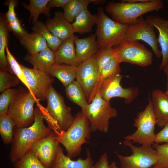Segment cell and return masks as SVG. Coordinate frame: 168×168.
Here are the masks:
<instances>
[{
  "label": "cell",
  "mask_w": 168,
  "mask_h": 168,
  "mask_svg": "<svg viewBox=\"0 0 168 168\" xmlns=\"http://www.w3.org/2000/svg\"><path fill=\"white\" fill-rule=\"evenodd\" d=\"M35 120L31 125L16 128L14 131L9 156L12 163L14 164L27 153L35 141L49 134L52 130L44 125V116L37 106L35 109Z\"/></svg>",
  "instance_id": "obj_1"
},
{
  "label": "cell",
  "mask_w": 168,
  "mask_h": 168,
  "mask_svg": "<svg viewBox=\"0 0 168 168\" xmlns=\"http://www.w3.org/2000/svg\"><path fill=\"white\" fill-rule=\"evenodd\" d=\"M91 132L89 121L81 111L75 115L69 128L58 135V139L65 147L67 156L72 159L80 155L83 144L89 143L88 140Z\"/></svg>",
  "instance_id": "obj_2"
},
{
  "label": "cell",
  "mask_w": 168,
  "mask_h": 168,
  "mask_svg": "<svg viewBox=\"0 0 168 168\" xmlns=\"http://www.w3.org/2000/svg\"><path fill=\"white\" fill-rule=\"evenodd\" d=\"M161 0H150L142 3H131L121 1L111 2L105 7L106 11L111 15L113 20L119 23L129 25L148 12L163 8Z\"/></svg>",
  "instance_id": "obj_3"
},
{
  "label": "cell",
  "mask_w": 168,
  "mask_h": 168,
  "mask_svg": "<svg viewBox=\"0 0 168 168\" xmlns=\"http://www.w3.org/2000/svg\"><path fill=\"white\" fill-rule=\"evenodd\" d=\"M96 15L98 20L95 35L99 50L106 47H116L125 40L128 25L111 19L101 7L98 8Z\"/></svg>",
  "instance_id": "obj_4"
},
{
  "label": "cell",
  "mask_w": 168,
  "mask_h": 168,
  "mask_svg": "<svg viewBox=\"0 0 168 168\" xmlns=\"http://www.w3.org/2000/svg\"><path fill=\"white\" fill-rule=\"evenodd\" d=\"M37 100L28 90L21 88L10 105L7 114L13 120L15 128L30 126L35 119L34 106Z\"/></svg>",
  "instance_id": "obj_5"
},
{
  "label": "cell",
  "mask_w": 168,
  "mask_h": 168,
  "mask_svg": "<svg viewBox=\"0 0 168 168\" xmlns=\"http://www.w3.org/2000/svg\"><path fill=\"white\" fill-rule=\"evenodd\" d=\"M88 119L91 132L99 131L106 133L109 129L110 119L118 115L116 109L110 105V101H106L97 93L86 109L82 110Z\"/></svg>",
  "instance_id": "obj_6"
},
{
  "label": "cell",
  "mask_w": 168,
  "mask_h": 168,
  "mask_svg": "<svg viewBox=\"0 0 168 168\" xmlns=\"http://www.w3.org/2000/svg\"><path fill=\"white\" fill-rule=\"evenodd\" d=\"M148 101L144 110L138 113L134 120L133 125L137 128L136 130L132 134L124 137V140L141 145L152 146L154 143L155 128L156 121L150 94Z\"/></svg>",
  "instance_id": "obj_7"
},
{
  "label": "cell",
  "mask_w": 168,
  "mask_h": 168,
  "mask_svg": "<svg viewBox=\"0 0 168 168\" xmlns=\"http://www.w3.org/2000/svg\"><path fill=\"white\" fill-rule=\"evenodd\" d=\"M123 142L124 146L129 148L132 154L124 156L115 152L119 161L120 168H150L156 163L157 154L152 146L137 147L127 140Z\"/></svg>",
  "instance_id": "obj_8"
},
{
  "label": "cell",
  "mask_w": 168,
  "mask_h": 168,
  "mask_svg": "<svg viewBox=\"0 0 168 168\" xmlns=\"http://www.w3.org/2000/svg\"><path fill=\"white\" fill-rule=\"evenodd\" d=\"M46 100L47 111L60 129L63 131H66L72 125L75 118L72 114L71 108L66 105L62 96L52 85L48 90Z\"/></svg>",
  "instance_id": "obj_9"
},
{
  "label": "cell",
  "mask_w": 168,
  "mask_h": 168,
  "mask_svg": "<svg viewBox=\"0 0 168 168\" xmlns=\"http://www.w3.org/2000/svg\"><path fill=\"white\" fill-rule=\"evenodd\" d=\"M115 47L121 63L144 67L150 65L152 62V52L138 41L125 40Z\"/></svg>",
  "instance_id": "obj_10"
},
{
  "label": "cell",
  "mask_w": 168,
  "mask_h": 168,
  "mask_svg": "<svg viewBox=\"0 0 168 168\" xmlns=\"http://www.w3.org/2000/svg\"><path fill=\"white\" fill-rule=\"evenodd\" d=\"M154 27L142 16L135 23L128 25L125 40L143 41L150 46L156 57L160 58L162 57L161 53L158 49V42Z\"/></svg>",
  "instance_id": "obj_11"
},
{
  "label": "cell",
  "mask_w": 168,
  "mask_h": 168,
  "mask_svg": "<svg viewBox=\"0 0 168 168\" xmlns=\"http://www.w3.org/2000/svg\"><path fill=\"white\" fill-rule=\"evenodd\" d=\"M123 77L119 74L104 81L99 91L103 99L110 101L113 97H120L124 99L126 103L129 104L138 97L139 92L137 87L124 88L121 86L120 82Z\"/></svg>",
  "instance_id": "obj_12"
},
{
  "label": "cell",
  "mask_w": 168,
  "mask_h": 168,
  "mask_svg": "<svg viewBox=\"0 0 168 168\" xmlns=\"http://www.w3.org/2000/svg\"><path fill=\"white\" fill-rule=\"evenodd\" d=\"M20 64L29 87L30 91L37 100L44 101L49 87L54 79L47 72L34 68H28L21 63Z\"/></svg>",
  "instance_id": "obj_13"
},
{
  "label": "cell",
  "mask_w": 168,
  "mask_h": 168,
  "mask_svg": "<svg viewBox=\"0 0 168 168\" xmlns=\"http://www.w3.org/2000/svg\"><path fill=\"white\" fill-rule=\"evenodd\" d=\"M60 144L58 135L52 130L49 134L35 141L30 150L36 155L45 167L50 168L56 157Z\"/></svg>",
  "instance_id": "obj_14"
},
{
  "label": "cell",
  "mask_w": 168,
  "mask_h": 168,
  "mask_svg": "<svg viewBox=\"0 0 168 168\" xmlns=\"http://www.w3.org/2000/svg\"><path fill=\"white\" fill-rule=\"evenodd\" d=\"M98 70L94 55L77 67L76 78L83 89L87 99L97 81Z\"/></svg>",
  "instance_id": "obj_15"
},
{
  "label": "cell",
  "mask_w": 168,
  "mask_h": 168,
  "mask_svg": "<svg viewBox=\"0 0 168 168\" xmlns=\"http://www.w3.org/2000/svg\"><path fill=\"white\" fill-rule=\"evenodd\" d=\"M146 19L158 31L157 40L162 57L159 69L163 70L168 66V19L166 20L159 16L149 15Z\"/></svg>",
  "instance_id": "obj_16"
},
{
  "label": "cell",
  "mask_w": 168,
  "mask_h": 168,
  "mask_svg": "<svg viewBox=\"0 0 168 168\" xmlns=\"http://www.w3.org/2000/svg\"><path fill=\"white\" fill-rule=\"evenodd\" d=\"M45 25L54 35L63 41L74 33L72 24L62 12H55L52 18L48 19Z\"/></svg>",
  "instance_id": "obj_17"
},
{
  "label": "cell",
  "mask_w": 168,
  "mask_h": 168,
  "mask_svg": "<svg viewBox=\"0 0 168 168\" xmlns=\"http://www.w3.org/2000/svg\"><path fill=\"white\" fill-rule=\"evenodd\" d=\"M76 37L74 34L63 41L54 52L55 63H63L76 67L81 62L77 55L74 41Z\"/></svg>",
  "instance_id": "obj_18"
},
{
  "label": "cell",
  "mask_w": 168,
  "mask_h": 168,
  "mask_svg": "<svg viewBox=\"0 0 168 168\" xmlns=\"http://www.w3.org/2000/svg\"><path fill=\"white\" fill-rule=\"evenodd\" d=\"M86 157L85 159L78 158L76 161L63 153V149L59 146L56 157L50 168H92L93 162L89 150L86 148Z\"/></svg>",
  "instance_id": "obj_19"
},
{
  "label": "cell",
  "mask_w": 168,
  "mask_h": 168,
  "mask_svg": "<svg viewBox=\"0 0 168 168\" xmlns=\"http://www.w3.org/2000/svg\"><path fill=\"white\" fill-rule=\"evenodd\" d=\"M151 98L156 124L163 128L168 122V96L162 91L155 89L152 93Z\"/></svg>",
  "instance_id": "obj_20"
},
{
  "label": "cell",
  "mask_w": 168,
  "mask_h": 168,
  "mask_svg": "<svg viewBox=\"0 0 168 168\" xmlns=\"http://www.w3.org/2000/svg\"><path fill=\"white\" fill-rule=\"evenodd\" d=\"M116 53L114 56L102 68L98 76L96 83L87 101L90 103L96 95L99 92L101 86L107 79L119 74L121 72L120 67L121 63L117 49L115 47Z\"/></svg>",
  "instance_id": "obj_21"
},
{
  "label": "cell",
  "mask_w": 168,
  "mask_h": 168,
  "mask_svg": "<svg viewBox=\"0 0 168 168\" xmlns=\"http://www.w3.org/2000/svg\"><path fill=\"white\" fill-rule=\"evenodd\" d=\"M24 59L31 64L33 68L47 73L55 63L54 52L49 47L36 54H27Z\"/></svg>",
  "instance_id": "obj_22"
},
{
  "label": "cell",
  "mask_w": 168,
  "mask_h": 168,
  "mask_svg": "<svg viewBox=\"0 0 168 168\" xmlns=\"http://www.w3.org/2000/svg\"><path fill=\"white\" fill-rule=\"evenodd\" d=\"M74 43L77 55L81 62L92 57L99 51L95 34L83 38L76 37Z\"/></svg>",
  "instance_id": "obj_23"
},
{
  "label": "cell",
  "mask_w": 168,
  "mask_h": 168,
  "mask_svg": "<svg viewBox=\"0 0 168 168\" xmlns=\"http://www.w3.org/2000/svg\"><path fill=\"white\" fill-rule=\"evenodd\" d=\"M10 31L5 15L1 14L0 17V68L1 70L13 75L9 64L6 55V49L8 46L9 32Z\"/></svg>",
  "instance_id": "obj_24"
},
{
  "label": "cell",
  "mask_w": 168,
  "mask_h": 168,
  "mask_svg": "<svg viewBox=\"0 0 168 168\" xmlns=\"http://www.w3.org/2000/svg\"><path fill=\"white\" fill-rule=\"evenodd\" d=\"M76 69L74 66L55 63L48 73L50 77L57 78L65 87L76 78Z\"/></svg>",
  "instance_id": "obj_25"
},
{
  "label": "cell",
  "mask_w": 168,
  "mask_h": 168,
  "mask_svg": "<svg viewBox=\"0 0 168 168\" xmlns=\"http://www.w3.org/2000/svg\"><path fill=\"white\" fill-rule=\"evenodd\" d=\"M105 2L104 0H70L63 8L64 15L68 21L72 23L77 16L87 9L90 3L103 4Z\"/></svg>",
  "instance_id": "obj_26"
},
{
  "label": "cell",
  "mask_w": 168,
  "mask_h": 168,
  "mask_svg": "<svg viewBox=\"0 0 168 168\" xmlns=\"http://www.w3.org/2000/svg\"><path fill=\"white\" fill-rule=\"evenodd\" d=\"M97 20L96 15L92 14L87 9L84 10L77 16L72 23L74 33L82 34L90 32L93 26L96 24Z\"/></svg>",
  "instance_id": "obj_27"
},
{
  "label": "cell",
  "mask_w": 168,
  "mask_h": 168,
  "mask_svg": "<svg viewBox=\"0 0 168 168\" xmlns=\"http://www.w3.org/2000/svg\"><path fill=\"white\" fill-rule=\"evenodd\" d=\"M19 39L29 54H36L48 47L45 40L40 35L34 32H28Z\"/></svg>",
  "instance_id": "obj_28"
},
{
  "label": "cell",
  "mask_w": 168,
  "mask_h": 168,
  "mask_svg": "<svg viewBox=\"0 0 168 168\" xmlns=\"http://www.w3.org/2000/svg\"><path fill=\"white\" fill-rule=\"evenodd\" d=\"M65 92L68 99L84 110L88 103L84 91L78 82L74 80L65 87Z\"/></svg>",
  "instance_id": "obj_29"
},
{
  "label": "cell",
  "mask_w": 168,
  "mask_h": 168,
  "mask_svg": "<svg viewBox=\"0 0 168 168\" xmlns=\"http://www.w3.org/2000/svg\"><path fill=\"white\" fill-rule=\"evenodd\" d=\"M49 0H30V3L27 4L22 2L21 5L24 8L29 11L30 13V22L32 19L33 25L38 21L39 15L43 13L49 17L50 16L49 10L48 7V4Z\"/></svg>",
  "instance_id": "obj_30"
},
{
  "label": "cell",
  "mask_w": 168,
  "mask_h": 168,
  "mask_svg": "<svg viewBox=\"0 0 168 168\" xmlns=\"http://www.w3.org/2000/svg\"><path fill=\"white\" fill-rule=\"evenodd\" d=\"M33 32L40 35L46 41L48 47L55 52L63 41L54 35L45 26V24L38 21L31 28Z\"/></svg>",
  "instance_id": "obj_31"
},
{
  "label": "cell",
  "mask_w": 168,
  "mask_h": 168,
  "mask_svg": "<svg viewBox=\"0 0 168 168\" xmlns=\"http://www.w3.org/2000/svg\"><path fill=\"white\" fill-rule=\"evenodd\" d=\"M14 127V121L7 114L0 115V134L5 144L12 142Z\"/></svg>",
  "instance_id": "obj_32"
},
{
  "label": "cell",
  "mask_w": 168,
  "mask_h": 168,
  "mask_svg": "<svg viewBox=\"0 0 168 168\" xmlns=\"http://www.w3.org/2000/svg\"><path fill=\"white\" fill-rule=\"evenodd\" d=\"M14 168H46L36 155L30 150L14 164Z\"/></svg>",
  "instance_id": "obj_33"
},
{
  "label": "cell",
  "mask_w": 168,
  "mask_h": 168,
  "mask_svg": "<svg viewBox=\"0 0 168 168\" xmlns=\"http://www.w3.org/2000/svg\"><path fill=\"white\" fill-rule=\"evenodd\" d=\"M116 53L115 47H106L99 50L94 55L98 68V76L103 67L114 56Z\"/></svg>",
  "instance_id": "obj_34"
},
{
  "label": "cell",
  "mask_w": 168,
  "mask_h": 168,
  "mask_svg": "<svg viewBox=\"0 0 168 168\" xmlns=\"http://www.w3.org/2000/svg\"><path fill=\"white\" fill-rule=\"evenodd\" d=\"M7 60L12 71L30 91L29 87L27 83L24 72L20 64L10 52L8 46L6 49Z\"/></svg>",
  "instance_id": "obj_35"
},
{
  "label": "cell",
  "mask_w": 168,
  "mask_h": 168,
  "mask_svg": "<svg viewBox=\"0 0 168 168\" xmlns=\"http://www.w3.org/2000/svg\"><path fill=\"white\" fill-rule=\"evenodd\" d=\"M152 146L157 156V161L153 168H168V143L162 144L154 143Z\"/></svg>",
  "instance_id": "obj_36"
},
{
  "label": "cell",
  "mask_w": 168,
  "mask_h": 168,
  "mask_svg": "<svg viewBox=\"0 0 168 168\" xmlns=\"http://www.w3.org/2000/svg\"><path fill=\"white\" fill-rule=\"evenodd\" d=\"M18 91V90L11 88L2 92L0 96V115L7 114L9 106Z\"/></svg>",
  "instance_id": "obj_37"
},
{
  "label": "cell",
  "mask_w": 168,
  "mask_h": 168,
  "mask_svg": "<svg viewBox=\"0 0 168 168\" xmlns=\"http://www.w3.org/2000/svg\"><path fill=\"white\" fill-rule=\"evenodd\" d=\"M20 80L16 76H13L8 72L0 69V92L11 88L17 86Z\"/></svg>",
  "instance_id": "obj_38"
},
{
  "label": "cell",
  "mask_w": 168,
  "mask_h": 168,
  "mask_svg": "<svg viewBox=\"0 0 168 168\" xmlns=\"http://www.w3.org/2000/svg\"><path fill=\"white\" fill-rule=\"evenodd\" d=\"M18 3L16 0H8L5 1L4 4L8 7V10L5 14V18L8 23H9L16 19L17 17L15 12V9Z\"/></svg>",
  "instance_id": "obj_39"
},
{
  "label": "cell",
  "mask_w": 168,
  "mask_h": 168,
  "mask_svg": "<svg viewBox=\"0 0 168 168\" xmlns=\"http://www.w3.org/2000/svg\"><path fill=\"white\" fill-rule=\"evenodd\" d=\"M8 25L10 31H12L19 39L28 33L22 26L21 21L18 17L11 22L8 23Z\"/></svg>",
  "instance_id": "obj_40"
},
{
  "label": "cell",
  "mask_w": 168,
  "mask_h": 168,
  "mask_svg": "<svg viewBox=\"0 0 168 168\" xmlns=\"http://www.w3.org/2000/svg\"><path fill=\"white\" fill-rule=\"evenodd\" d=\"M154 142L157 144L168 143V122L161 130L155 134Z\"/></svg>",
  "instance_id": "obj_41"
},
{
  "label": "cell",
  "mask_w": 168,
  "mask_h": 168,
  "mask_svg": "<svg viewBox=\"0 0 168 168\" xmlns=\"http://www.w3.org/2000/svg\"><path fill=\"white\" fill-rule=\"evenodd\" d=\"M92 168H110L106 152H104L100 156L98 160L94 164Z\"/></svg>",
  "instance_id": "obj_42"
},
{
  "label": "cell",
  "mask_w": 168,
  "mask_h": 168,
  "mask_svg": "<svg viewBox=\"0 0 168 168\" xmlns=\"http://www.w3.org/2000/svg\"><path fill=\"white\" fill-rule=\"evenodd\" d=\"M70 1V0H49L48 4V7L49 11L53 7L63 8Z\"/></svg>",
  "instance_id": "obj_43"
},
{
  "label": "cell",
  "mask_w": 168,
  "mask_h": 168,
  "mask_svg": "<svg viewBox=\"0 0 168 168\" xmlns=\"http://www.w3.org/2000/svg\"><path fill=\"white\" fill-rule=\"evenodd\" d=\"M150 0H123L121 1L124 2L131 3H142L149 2Z\"/></svg>",
  "instance_id": "obj_44"
},
{
  "label": "cell",
  "mask_w": 168,
  "mask_h": 168,
  "mask_svg": "<svg viewBox=\"0 0 168 168\" xmlns=\"http://www.w3.org/2000/svg\"><path fill=\"white\" fill-rule=\"evenodd\" d=\"M163 70L166 74L167 77L166 87L168 88V66L164 68Z\"/></svg>",
  "instance_id": "obj_45"
},
{
  "label": "cell",
  "mask_w": 168,
  "mask_h": 168,
  "mask_svg": "<svg viewBox=\"0 0 168 168\" xmlns=\"http://www.w3.org/2000/svg\"><path fill=\"white\" fill-rule=\"evenodd\" d=\"M110 168H119L116 163L114 161L112 162L110 164Z\"/></svg>",
  "instance_id": "obj_46"
},
{
  "label": "cell",
  "mask_w": 168,
  "mask_h": 168,
  "mask_svg": "<svg viewBox=\"0 0 168 168\" xmlns=\"http://www.w3.org/2000/svg\"><path fill=\"white\" fill-rule=\"evenodd\" d=\"M165 93L168 96V88H167V90L165 92Z\"/></svg>",
  "instance_id": "obj_47"
},
{
  "label": "cell",
  "mask_w": 168,
  "mask_h": 168,
  "mask_svg": "<svg viewBox=\"0 0 168 168\" xmlns=\"http://www.w3.org/2000/svg\"></svg>",
  "instance_id": "obj_48"
},
{
  "label": "cell",
  "mask_w": 168,
  "mask_h": 168,
  "mask_svg": "<svg viewBox=\"0 0 168 168\" xmlns=\"http://www.w3.org/2000/svg\"></svg>",
  "instance_id": "obj_49"
}]
</instances>
